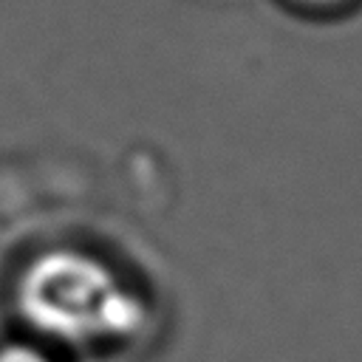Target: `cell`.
<instances>
[{
    "mask_svg": "<svg viewBox=\"0 0 362 362\" xmlns=\"http://www.w3.org/2000/svg\"><path fill=\"white\" fill-rule=\"evenodd\" d=\"M17 308L34 331L71 345L133 337L147 314L102 260L74 249L28 263L17 283Z\"/></svg>",
    "mask_w": 362,
    "mask_h": 362,
    "instance_id": "obj_1",
    "label": "cell"
},
{
    "mask_svg": "<svg viewBox=\"0 0 362 362\" xmlns=\"http://www.w3.org/2000/svg\"><path fill=\"white\" fill-rule=\"evenodd\" d=\"M0 362H51V356H45L42 351L31 348V345H6L0 348Z\"/></svg>",
    "mask_w": 362,
    "mask_h": 362,
    "instance_id": "obj_2",
    "label": "cell"
},
{
    "mask_svg": "<svg viewBox=\"0 0 362 362\" xmlns=\"http://www.w3.org/2000/svg\"><path fill=\"white\" fill-rule=\"evenodd\" d=\"M297 3H305V6H314V8H334V6H342L348 0H297Z\"/></svg>",
    "mask_w": 362,
    "mask_h": 362,
    "instance_id": "obj_3",
    "label": "cell"
}]
</instances>
